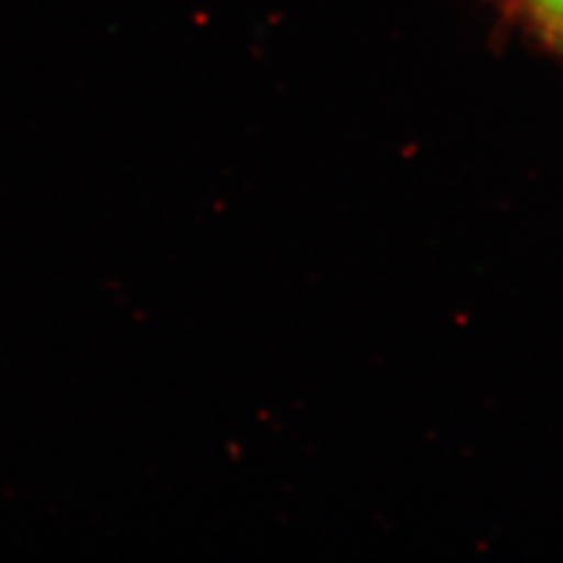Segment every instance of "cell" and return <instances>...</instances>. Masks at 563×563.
<instances>
[{
	"instance_id": "obj_2",
	"label": "cell",
	"mask_w": 563,
	"mask_h": 563,
	"mask_svg": "<svg viewBox=\"0 0 563 563\" xmlns=\"http://www.w3.org/2000/svg\"><path fill=\"white\" fill-rule=\"evenodd\" d=\"M559 16L563 20V0H559Z\"/></svg>"
},
{
	"instance_id": "obj_1",
	"label": "cell",
	"mask_w": 563,
	"mask_h": 563,
	"mask_svg": "<svg viewBox=\"0 0 563 563\" xmlns=\"http://www.w3.org/2000/svg\"><path fill=\"white\" fill-rule=\"evenodd\" d=\"M533 3H538L542 10H548L554 16H559V0H533Z\"/></svg>"
}]
</instances>
